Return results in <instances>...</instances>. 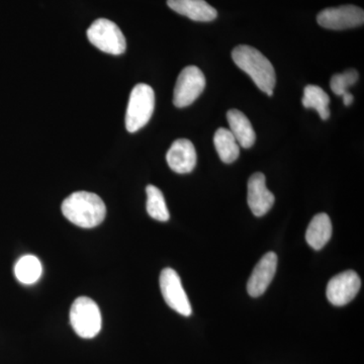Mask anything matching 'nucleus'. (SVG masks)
<instances>
[{
  "label": "nucleus",
  "mask_w": 364,
  "mask_h": 364,
  "mask_svg": "<svg viewBox=\"0 0 364 364\" xmlns=\"http://www.w3.org/2000/svg\"><path fill=\"white\" fill-rule=\"evenodd\" d=\"M167 6L195 21H212L218 16L217 11L205 0H167Z\"/></svg>",
  "instance_id": "nucleus-13"
},
{
  "label": "nucleus",
  "mask_w": 364,
  "mask_h": 364,
  "mask_svg": "<svg viewBox=\"0 0 364 364\" xmlns=\"http://www.w3.org/2000/svg\"><path fill=\"white\" fill-rule=\"evenodd\" d=\"M160 289L165 303L184 317L193 313L188 294L182 287L178 273L172 268H165L160 274Z\"/></svg>",
  "instance_id": "nucleus-7"
},
{
  "label": "nucleus",
  "mask_w": 364,
  "mask_h": 364,
  "mask_svg": "<svg viewBox=\"0 0 364 364\" xmlns=\"http://www.w3.org/2000/svg\"><path fill=\"white\" fill-rule=\"evenodd\" d=\"M233 61L241 70L247 73L253 82L268 97H272L277 83V75L269 60L250 46H237L232 52Z\"/></svg>",
  "instance_id": "nucleus-2"
},
{
  "label": "nucleus",
  "mask_w": 364,
  "mask_h": 364,
  "mask_svg": "<svg viewBox=\"0 0 364 364\" xmlns=\"http://www.w3.org/2000/svg\"><path fill=\"white\" fill-rule=\"evenodd\" d=\"M332 236V223L327 214H318L313 218L306 229V240L315 250H321Z\"/></svg>",
  "instance_id": "nucleus-15"
},
{
  "label": "nucleus",
  "mask_w": 364,
  "mask_h": 364,
  "mask_svg": "<svg viewBox=\"0 0 364 364\" xmlns=\"http://www.w3.org/2000/svg\"><path fill=\"white\" fill-rule=\"evenodd\" d=\"M196 151L193 144L188 139H178L172 143L166 154L170 168L179 174L189 173L196 165Z\"/></svg>",
  "instance_id": "nucleus-12"
},
{
  "label": "nucleus",
  "mask_w": 364,
  "mask_h": 364,
  "mask_svg": "<svg viewBox=\"0 0 364 364\" xmlns=\"http://www.w3.org/2000/svg\"><path fill=\"white\" fill-rule=\"evenodd\" d=\"M87 38L91 44L107 54L122 55L126 52V38L121 28L107 18L93 21L87 30Z\"/></svg>",
  "instance_id": "nucleus-5"
},
{
  "label": "nucleus",
  "mask_w": 364,
  "mask_h": 364,
  "mask_svg": "<svg viewBox=\"0 0 364 364\" xmlns=\"http://www.w3.org/2000/svg\"><path fill=\"white\" fill-rule=\"evenodd\" d=\"M146 193H147L148 215L156 221H168L170 215L162 191L156 186H148L146 188Z\"/></svg>",
  "instance_id": "nucleus-19"
},
{
  "label": "nucleus",
  "mask_w": 364,
  "mask_h": 364,
  "mask_svg": "<svg viewBox=\"0 0 364 364\" xmlns=\"http://www.w3.org/2000/svg\"><path fill=\"white\" fill-rule=\"evenodd\" d=\"M214 144L222 161L227 164L236 161L240 156V146L228 129H218L214 136Z\"/></svg>",
  "instance_id": "nucleus-16"
},
{
  "label": "nucleus",
  "mask_w": 364,
  "mask_h": 364,
  "mask_svg": "<svg viewBox=\"0 0 364 364\" xmlns=\"http://www.w3.org/2000/svg\"><path fill=\"white\" fill-rule=\"evenodd\" d=\"M61 210L68 221L85 229L102 224L107 215V208L102 198L88 191L72 193L62 203Z\"/></svg>",
  "instance_id": "nucleus-1"
},
{
  "label": "nucleus",
  "mask_w": 364,
  "mask_h": 364,
  "mask_svg": "<svg viewBox=\"0 0 364 364\" xmlns=\"http://www.w3.org/2000/svg\"><path fill=\"white\" fill-rule=\"evenodd\" d=\"M360 287L361 280L358 273L353 270H347L335 275L328 282L326 296L333 306H345L358 296Z\"/></svg>",
  "instance_id": "nucleus-9"
},
{
  "label": "nucleus",
  "mask_w": 364,
  "mask_h": 364,
  "mask_svg": "<svg viewBox=\"0 0 364 364\" xmlns=\"http://www.w3.org/2000/svg\"><path fill=\"white\" fill-rule=\"evenodd\" d=\"M358 77V72L355 69H349L343 73L334 74L330 81L333 93L338 97H343L345 93L349 92L348 88L355 85Z\"/></svg>",
  "instance_id": "nucleus-20"
},
{
  "label": "nucleus",
  "mask_w": 364,
  "mask_h": 364,
  "mask_svg": "<svg viewBox=\"0 0 364 364\" xmlns=\"http://www.w3.org/2000/svg\"><path fill=\"white\" fill-rule=\"evenodd\" d=\"M248 205L256 217H262L269 212L274 203V196L267 188L264 174L257 172L248 181Z\"/></svg>",
  "instance_id": "nucleus-10"
},
{
  "label": "nucleus",
  "mask_w": 364,
  "mask_h": 364,
  "mask_svg": "<svg viewBox=\"0 0 364 364\" xmlns=\"http://www.w3.org/2000/svg\"><path fill=\"white\" fill-rule=\"evenodd\" d=\"M155 109V93L151 86L140 83L133 88L126 112V128L135 133L149 123Z\"/></svg>",
  "instance_id": "nucleus-3"
},
{
  "label": "nucleus",
  "mask_w": 364,
  "mask_h": 364,
  "mask_svg": "<svg viewBox=\"0 0 364 364\" xmlns=\"http://www.w3.org/2000/svg\"><path fill=\"white\" fill-rule=\"evenodd\" d=\"M227 119L230 132L233 134L239 146L245 149L252 147L256 141V134L248 117L238 109H231L227 112Z\"/></svg>",
  "instance_id": "nucleus-14"
},
{
  "label": "nucleus",
  "mask_w": 364,
  "mask_h": 364,
  "mask_svg": "<svg viewBox=\"0 0 364 364\" xmlns=\"http://www.w3.org/2000/svg\"><path fill=\"white\" fill-rule=\"evenodd\" d=\"M277 254L268 252L261 258L248 280L247 291L252 298H258L267 291L277 272Z\"/></svg>",
  "instance_id": "nucleus-11"
},
{
  "label": "nucleus",
  "mask_w": 364,
  "mask_h": 364,
  "mask_svg": "<svg viewBox=\"0 0 364 364\" xmlns=\"http://www.w3.org/2000/svg\"><path fill=\"white\" fill-rule=\"evenodd\" d=\"M205 87V77L203 71L196 66H188L177 78L173 91V104L176 107L193 105L202 95Z\"/></svg>",
  "instance_id": "nucleus-6"
},
{
  "label": "nucleus",
  "mask_w": 364,
  "mask_h": 364,
  "mask_svg": "<svg viewBox=\"0 0 364 364\" xmlns=\"http://www.w3.org/2000/svg\"><path fill=\"white\" fill-rule=\"evenodd\" d=\"M301 102H303L304 107H306V109H316L318 116L324 121L329 119L330 97L320 86H306Z\"/></svg>",
  "instance_id": "nucleus-17"
},
{
  "label": "nucleus",
  "mask_w": 364,
  "mask_h": 364,
  "mask_svg": "<svg viewBox=\"0 0 364 364\" xmlns=\"http://www.w3.org/2000/svg\"><path fill=\"white\" fill-rule=\"evenodd\" d=\"M70 323L81 338H95L102 330V314L97 304L87 296L76 299L70 309Z\"/></svg>",
  "instance_id": "nucleus-4"
},
{
  "label": "nucleus",
  "mask_w": 364,
  "mask_h": 364,
  "mask_svg": "<svg viewBox=\"0 0 364 364\" xmlns=\"http://www.w3.org/2000/svg\"><path fill=\"white\" fill-rule=\"evenodd\" d=\"M342 98H343V102L346 107H349V105H352L354 100L353 95H352L350 92L345 93Z\"/></svg>",
  "instance_id": "nucleus-21"
},
{
  "label": "nucleus",
  "mask_w": 364,
  "mask_h": 364,
  "mask_svg": "<svg viewBox=\"0 0 364 364\" xmlns=\"http://www.w3.org/2000/svg\"><path fill=\"white\" fill-rule=\"evenodd\" d=\"M318 25L329 30H347L364 23V11L355 6H342L326 9L318 14Z\"/></svg>",
  "instance_id": "nucleus-8"
},
{
  "label": "nucleus",
  "mask_w": 364,
  "mask_h": 364,
  "mask_svg": "<svg viewBox=\"0 0 364 364\" xmlns=\"http://www.w3.org/2000/svg\"><path fill=\"white\" fill-rule=\"evenodd\" d=\"M43 267L36 256L26 255L16 262L14 267L16 279L23 284H33L42 275Z\"/></svg>",
  "instance_id": "nucleus-18"
}]
</instances>
